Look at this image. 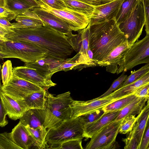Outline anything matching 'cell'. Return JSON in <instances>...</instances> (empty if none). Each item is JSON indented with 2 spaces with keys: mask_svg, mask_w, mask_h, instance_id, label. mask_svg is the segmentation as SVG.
I'll return each mask as SVG.
<instances>
[{
  "mask_svg": "<svg viewBox=\"0 0 149 149\" xmlns=\"http://www.w3.org/2000/svg\"><path fill=\"white\" fill-rule=\"evenodd\" d=\"M42 26L27 29L8 30L1 41H16L30 42L48 52V58L63 61L74 51L77 52L80 43L79 36L70 37L44 23Z\"/></svg>",
  "mask_w": 149,
  "mask_h": 149,
  "instance_id": "cell-1",
  "label": "cell"
},
{
  "mask_svg": "<svg viewBox=\"0 0 149 149\" xmlns=\"http://www.w3.org/2000/svg\"><path fill=\"white\" fill-rule=\"evenodd\" d=\"M88 26L89 47L93 53V60L97 65H99L115 47L127 42L115 18Z\"/></svg>",
  "mask_w": 149,
  "mask_h": 149,
  "instance_id": "cell-2",
  "label": "cell"
},
{
  "mask_svg": "<svg viewBox=\"0 0 149 149\" xmlns=\"http://www.w3.org/2000/svg\"><path fill=\"white\" fill-rule=\"evenodd\" d=\"M73 100L70 91L56 96L47 92L45 127L47 129L57 127L63 120L70 118V105Z\"/></svg>",
  "mask_w": 149,
  "mask_h": 149,
  "instance_id": "cell-3",
  "label": "cell"
},
{
  "mask_svg": "<svg viewBox=\"0 0 149 149\" xmlns=\"http://www.w3.org/2000/svg\"><path fill=\"white\" fill-rule=\"evenodd\" d=\"M48 52L37 45L28 42L0 40V57L15 58L25 63L34 62L47 56Z\"/></svg>",
  "mask_w": 149,
  "mask_h": 149,
  "instance_id": "cell-4",
  "label": "cell"
},
{
  "mask_svg": "<svg viewBox=\"0 0 149 149\" xmlns=\"http://www.w3.org/2000/svg\"><path fill=\"white\" fill-rule=\"evenodd\" d=\"M85 124L82 116L65 120L58 126L47 129L46 141L47 149H55L66 141L73 139H82Z\"/></svg>",
  "mask_w": 149,
  "mask_h": 149,
  "instance_id": "cell-5",
  "label": "cell"
},
{
  "mask_svg": "<svg viewBox=\"0 0 149 149\" xmlns=\"http://www.w3.org/2000/svg\"><path fill=\"white\" fill-rule=\"evenodd\" d=\"M143 63L149 65V34L140 40H137L122 58L118 66L117 74L131 70Z\"/></svg>",
  "mask_w": 149,
  "mask_h": 149,
  "instance_id": "cell-6",
  "label": "cell"
},
{
  "mask_svg": "<svg viewBox=\"0 0 149 149\" xmlns=\"http://www.w3.org/2000/svg\"><path fill=\"white\" fill-rule=\"evenodd\" d=\"M122 120L113 121L103 127L91 138L85 149L119 148V145L116 140Z\"/></svg>",
  "mask_w": 149,
  "mask_h": 149,
  "instance_id": "cell-7",
  "label": "cell"
},
{
  "mask_svg": "<svg viewBox=\"0 0 149 149\" xmlns=\"http://www.w3.org/2000/svg\"><path fill=\"white\" fill-rule=\"evenodd\" d=\"M145 22L143 4L142 0H140L130 16L119 25L120 29L127 38L130 47L138 40L141 34Z\"/></svg>",
  "mask_w": 149,
  "mask_h": 149,
  "instance_id": "cell-8",
  "label": "cell"
},
{
  "mask_svg": "<svg viewBox=\"0 0 149 149\" xmlns=\"http://www.w3.org/2000/svg\"><path fill=\"white\" fill-rule=\"evenodd\" d=\"M45 89H46L19 77L14 74L7 85H2L0 87V90L16 100L23 99L32 93Z\"/></svg>",
  "mask_w": 149,
  "mask_h": 149,
  "instance_id": "cell-9",
  "label": "cell"
},
{
  "mask_svg": "<svg viewBox=\"0 0 149 149\" xmlns=\"http://www.w3.org/2000/svg\"><path fill=\"white\" fill-rule=\"evenodd\" d=\"M39 2L40 8L67 22L70 25L72 31H78L84 29L89 23L90 18L81 13L70 9H54L45 4Z\"/></svg>",
  "mask_w": 149,
  "mask_h": 149,
  "instance_id": "cell-10",
  "label": "cell"
},
{
  "mask_svg": "<svg viewBox=\"0 0 149 149\" xmlns=\"http://www.w3.org/2000/svg\"><path fill=\"white\" fill-rule=\"evenodd\" d=\"M117 100L112 98L111 94L87 101L74 100L70 105L72 111L71 118L81 116L102 109Z\"/></svg>",
  "mask_w": 149,
  "mask_h": 149,
  "instance_id": "cell-11",
  "label": "cell"
},
{
  "mask_svg": "<svg viewBox=\"0 0 149 149\" xmlns=\"http://www.w3.org/2000/svg\"><path fill=\"white\" fill-rule=\"evenodd\" d=\"M124 0H114L109 2L94 6L88 24L97 23L116 18Z\"/></svg>",
  "mask_w": 149,
  "mask_h": 149,
  "instance_id": "cell-12",
  "label": "cell"
},
{
  "mask_svg": "<svg viewBox=\"0 0 149 149\" xmlns=\"http://www.w3.org/2000/svg\"><path fill=\"white\" fill-rule=\"evenodd\" d=\"M31 11L44 23L57 31L70 37L76 35L72 34V30L69 24L56 16L40 7H35Z\"/></svg>",
  "mask_w": 149,
  "mask_h": 149,
  "instance_id": "cell-13",
  "label": "cell"
},
{
  "mask_svg": "<svg viewBox=\"0 0 149 149\" xmlns=\"http://www.w3.org/2000/svg\"><path fill=\"white\" fill-rule=\"evenodd\" d=\"M13 73L19 77L39 86L47 90L56 85L51 78L45 76L36 70L24 66L15 67Z\"/></svg>",
  "mask_w": 149,
  "mask_h": 149,
  "instance_id": "cell-14",
  "label": "cell"
},
{
  "mask_svg": "<svg viewBox=\"0 0 149 149\" xmlns=\"http://www.w3.org/2000/svg\"><path fill=\"white\" fill-rule=\"evenodd\" d=\"M130 47L127 42L119 45L113 50L99 66L106 67L108 72L117 73L122 58Z\"/></svg>",
  "mask_w": 149,
  "mask_h": 149,
  "instance_id": "cell-15",
  "label": "cell"
},
{
  "mask_svg": "<svg viewBox=\"0 0 149 149\" xmlns=\"http://www.w3.org/2000/svg\"><path fill=\"white\" fill-rule=\"evenodd\" d=\"M120 111L105 112L99 118L90 123L85 124L83 136L91 138L105 126L115 119Z\"/></svg>",
  "mask_w": 149,
  "mask_h": 149,
  "instance_id": "cell-16",
  "label": "cell"
},
{
  "mask_svg": "<svg viewBox=\"0 0 149 149\" xmlns=\"http://www.w3.org/2000/svg\"><path fill=\"white\" fill-rule=\"evenodd\" d=\"M47 90L45 89L32 93L23 99L17 101L26 111L31 109H45Z\"/></svg>",
  "mask_w": 149,
  "mask_h": 149,
  "instance_id": "cell-17",
  "label": "cell"
},
{
  "mask_svg": "<svg viewBox=\"0 0 149 149\" xmlns=\"http://www.w3.org/2000/svg\"><path fill=\"white\" fill-rule=\"evenodd\" d=\"M15 143L22 149H29L35 143V141L26 126L20 121L10 132Z\"/></svg>",
  "mask_w": 149,
  "mask_h": 149,
  "instance_id": "cell-18",
  "label": "cell"
},
{
  "mask_svg": "<svg viewBox=\"0 0 149 149\" xmlns=\"http://www.w3.org/2000/svg\"><path fill=\"white\" fill-rule=\"evenodd\" d=\"M62 62L46 57L33 62L25 63L24 65L35 69L43 75L51 78L53 74L55 73L56 68L61 65Z\"/></svg>",
  "mask_w": 149,
  "mask_h": 149,
  "instance_id": "cell-19",
  "label": "cell"
},
{
  "mask_svg": "<svg viewBox=\"0 0 149 149\" xmlns=\"http://www.w3.org/2000/svg\"><path fill=\"white\" fill-rule=\"evenodd\" d=\"M0 101L9 118L14 120L19 119L26 110L16 100L0 90Z\"/></svg>",
  "mask_w": 149,
  "mask_h": 149,
  "instance_id": "cell-20",
  "label": "cell"
},
{
  "mask_svg": "<svg viewBox=\"0 0 149 149\" xmlns=\"http://www.w3.org/2000/svg\"><path fill=\"white\" fill-rule=\"evenodd\" d=\"M46 113L45 108L29 109L25 112L20 121L25 126L33 129L45 127Z\"/></svg>",
  "mask_w": 149,
  "mask_h": 149,
  "instance_id": "cell-21",
  "label": "cell"
},
{
  "mask_svg": "<svg viewBox=\"0 0 149 149\" xmlns=\"http://www.w3.org/2000/svg\"><path fill=\"white\" fill-rule=\"evenodd\" d=\"M80 36L81 45L78 53L79 55L77 61L82 64L84 68L96 65L90 60L88 56L89 29L88 26L85 29L77 31Z\"/></svg>",
  "mask_w": 149,
  "mask_h": 149,
  "instance_id": "cell-22",
  "label": "cell"
},
{
  "mask_svg": "<svg viewBox=\"0 0 149 149\" xmlns=\"http://www.w3.org/2000/svg\"><path fill=\"white\" fill-rule=\"evenodd\" d=\"M146 97H136L120 110L114 121H118L127 116L138 115L145 106Z\"/></svg>",
  "mask_w": 149,
  "mask_h": 149,
  "instance_id": "cell-23",
  "label": "cell"
},
{
  "mask_svg": "<svg viewBox=\"0 0 149 149\" xmlns=\"http://www.w3.org/2000/svg\"><path fill=\"white\" fill-rule=\"evenodd\" d=\"M148 83H149V71L138 80L115 91L111 94L112 98L118 100L132 94L136 89Z\"/></svg>",
  "mask_w": 149,
  "mask_h": 149,
  "instance_id": "cell-24",
  "label": "cell"
},
{
  "mask_svg": "<svg viewBox=\"0 0 149 149\" xmlns=\"http://www.w3.org/2000/svg\"><path fill=\"white\" fill-rule=\"evenodd\" d=\"M138 118L133 129L137 139L139 149L144 132L149 117V105L146 104L137 116Z\"/></svg>",
  "mask_w": 149,
  "mask_h": 149,
  "instance_id": "cell-25",
  "label": "cell"
},
{
  "mask_svg": "<svg viewBox=\"0 0 149 149\" xmlns=\"http://www.w3.org/2000/svg\"><path fill=\"white\" fill-rule=\"evenodd\" d=\"M140 0H124L116 18L118 25L131 15Z\"/></svg>",
  "mask_w": 149,
  "mask_h": 149,
  "instance_id": "cell-26",
  "label": "cell"
},
{
  "mask_svg": "<svg viewBox=\"0 0 149 149\" xmlns=\"http://www.w3.org/2000/svg\"><path fill=\"white\" fill-rule=\"evenodd\" d=\"M16 22L12 24L13 28L27 29L38 27L44 25L39 19L25 15L17 16L15 19Z\"/></svg>",
  "mask_w": 149,
  "mask_h": 149,
  "instance_id": "cell-27",
  "label": "cell"
},
{
  "mask_svg": "<svg viewBox=\"0 0 149 149\" xmlns=\"http://www.w3.org/2000/svg\"><path fill=\"white\" fill-rule=\"evenodd\" d=\"M25 126L35 141L34 145L38 149H47L45 140L47 129L44 127L33 129L28 125Z\"/></svg>",
  "mask_w": 149,
  "mask_h": 149,
  "instance_id": "cell-28",
  "label": "cell"
},
{
  "mask_svg": "<svg viewBox=\"0 0 149 149\" xmlns=\"http://www.w3.org/2000/svg\"><path fill=\"white\" fill-rule=\"evenodd\" d=\"M71 10L81 13L90 18L94 6L77 0H62Z\"/></svg>",
  "mask_w": 149,
  "mask_h": 149,
  "instance_id": "cell-29",
  "label": "cell"
},
{
  "mask_svg": "<svg viewBox=\"0 0 149 149\" xmlns=\"http://www.w3.org/2000/svg\"><path fill=\"white\" fill-rule=\"evenodd\" d=\"M6 7L17 16L32 10L35 7L24 0H6Z\"/></svg>",
  "mask_w": 149,
  "mask_h": 149,
  "instance_id": "cell-30",
  "label": "cell"
},
{
  "mask_svg": "<svg viewBox=\"0 0 149 149\" xmlns=\"http://www.w3.org/2000/svg\"><path fill=\"white\" fill-rule=\"evenodd\" d=\"M136 96L131 94L120 98L103 108L105 112L120 111Z\"/></svg>",
  "mask_w": 149,
  "mask_h": 149,
  "instance_id": "cell-31",
  "label": "cell"
},
{
  "mask_svg": "<svg viewBox=\"0 0 149 149\" xmlns=\"http://www.w3.org/2000/svg\"><path fill=\"white\" fill-rule=\"evenodd\" d=\"M149 71V65L146 64L139 69L132 71L131 74L116 89L125 86L138 80Z\"/></svg>",
  "mask_w": 149,
  "mask_h": 149,
  "instance_id": "cell-32",
  "label": "cell"
},
{
  "mask_svg": "<svg viewBox=\"0 0 149 149\" xmlns=\"http://www.w3.org/2000/svg\"><path fill=\"white\" fill-rule=\"evenodd\" d=\"M79 55L78 53L72 58H68L63 61L61 65L56 68L55 73L62 70L67 71L74 69H78L80 68V66L83 67L81 63H78L77 61Z\"/></svg>",
  "mask_w": 149,
  "mask_h": 149,
  "instance_id": "cell-33",
  "label": "cell"
},
{
  "mask_svg": "<svg viewBox=\"0 0 149 149\" xmlns=\"http://www.w3.org/2000/svg\"><path fill=\"white\" fill-rule=\"evenodd\" d=\"M138 117L131 115L123 118L120 125L119 133L121 134H128L135 126Z\"/></svg>",
  "mask_w": 149,
  "mask_h": 149,
  "instance_id": "cell-34",
  "label": "cell"
},
{
  "mask_svg": "<svg viewBox=\"0 0 149 149\" xmlns=\"http://www.w3.org/2000/svg\"><path fill=\"white\" fill-rule=\"evenodd\" d=\"M13 139L10 133L0 134V149H21Z\"/></svg>",
  "mask_w": 149,
  "mask_h": 149,
  "instance_id": "cell-35",
  "label": "cell"
},
{
  "mask_svg": "<svg viewBox=\"0 0 149 149\" xmlns=\"http://www.w3.org/2000/svg\"><path fill=\"white\" fill-rule=\"evenodd\" d=\"M13 69L10 60H8L3 63L1 70L3 86L7 85L13 77L14 74Z\"/></svg>",
  "mask_w": 149,
  "mask_h": 149,
  "instance_id": "cell-36",
  "label": "cell"
},
{
  "mask_svg": "<svg viewBox=\"0 0 149 149\" xmlns=\"http://www.w3.org/2000/svg\"><path fill=\"white\" fill-rule=\"evenodd\" d=\"M128 134L126 138H123L122 139L125 144L124 149H139L138 142L133 129Z\"/></svg>",
  "mask_w": 149,
  "mask_h": 149,
  "instance_id": "cell-37",
  "label": "cell"
},
{
  "mask_svg": "<svg viewBox=\"0 0 149 149\" xmlns=\"http://www.w3.org/2000/svg\"><path fill=\"white\" fill-rule=\"evenodd\" d=\"M126 72H123L122 73L118 78L114 80L109 88L101 95L97 97L100 98L107 96L116 90L126 79L127 76L125 74Z\"/></svg>",
  "mask_w": 149,
  "mask_h": 149,
  "instance_id": "cell-38",
  "label": "cell"
},
{
  "mask_svg": "<svg viewBox=\"0 0 149 149\" xmlns=\"http://www.w3.org/2000/svg\"><path fill=\"white\" fill-rule=\"evenodd\" d=\"M82 139H73L64 141L58 145L56 149H82Z\"/></svg>",
  "mask_w": 149,
  "mask_h": 149,
  "instance_id": "cell-39",
  "label": "cell"
},
{
  "mask_svg": "<svg viewBox=\"0 0 149 149\" xmlns=\"http://www.w3.org/2000/svg\"><path fill=\"white\" fill-rule=\"evenodd\" d=\"M38 1L54 9L59 10L70 9L62 0H38Z\"/></svg>",
  "mask_w": 149,
  "mask_h": 149,
  "instance_id": "cell-40",
  "label": "cell"
},
{
  "mask_svg": "<svg viewBox=\"0 0 149 149\" xmlns=\"http://www.w3.org/2000/svg\"><path fill=\"white\" fill-rule=\"evenodd\" d=\"M105 113L102 109L82 116L85 124L92 122L98 119Z\"/></svg>",
  "mask_w": 149,
  "mask_h": 149,
  "instance_id": "cell-41",
  "label": "cell"
},
{
  "mask_svg": "<svg viewBox=\"0 0 149 149\" xmlns=\"http://www.w3.org/2000/svg\"><path fill=\"white\" fill-rule=\"evenodd\" d=\"M149 145V117L145 128L139 149H147Z\"/></svg>",
  "mask_w": 149,
  "mask_h": 149,
  "instance_id": "cell-42",
  "label": "cell"
},
{
  "mask_svg": "<svg viewBox=\"0 0 149 149\" xmlns=\"http://www.w3.org/2000/svg\"><path fill=\"white\" fill-rule=\"evenodd\" d=\"M17 16L15 13L7 7L0 6V17H4L9 21L15 19Z\"/></svg>",
  "mask_w": 149,
  "mask_h": 149,
  "instance_id": "cell-43",
  "label": "cell"
},
{
  "mask_svg": "<svg viewBox=\"0 0 149 149\" xmlns=\"http://www.w3.org/2000/svg\"><path fill=\"white\" fill-rule=\"evenodd\" d=\"M145 16V26L146 34H149V0H142Z\"/></svg>",
  "mask_w": 149,
  "mask_h": 149,
  "instance_id": "cell-44",
  "label": "cell"
},
{
  "mask_svg": "<svg viewBox=\"0 0 149 149\" xmlns=\"http://www.w3.org/2000/svg\"><path fill=\"white\" fill-rule=\"evenodd\" d=\"M149 88V83H148L138 88L132 94L137 97H147Z\"/></svg>",
  "mask_w": 149,
  "mask_h": 149,
  "instance_id": "cell-45",
  "label": "cell"
},
{
  "mask_svg": "<svg viewBox=\"0 0 149 149\" xmlns=\"http://www.w3.org/2000/svg\"><path fill=\"white\" fill-rule=\"evenodd\" d=\"M0 105V126L3 127L8 124V122L6 118V116L7 115L6 111L1 101Z\"/></svg>",
  "mask_w": 149,
  "mask_h": 149,
  "instance_id": "cell-46",
  "label": "cell"
},
{
  "mask_svg": "<svg viewBox=\"0 0 149 149\" xmlns=\"http://www.w3.org/2000/svg\"><path fill=\"white\" fill-rule=\"evenodd\" d=\"M0 28L7 31L10 29L13 28L12 24L6 18L4 17H0Z\"/></svg>",
  "mask_w": 149,
  "mask_h": 149,
  "instance_id": "cell-47",
  "label": "cell"
},
{
  "mask_svg": "<svg viewBox=\"0 0 149 149\" xmlns=\"http://www.w3.org/2000/svg\"><path fill=\"white\" fill-rule=\"evenodd\" d=\"M93 6L104 4L100 0H77Z\"/></svg>",
  "mask_w": 149,
  "mask_h": 149,
  "instance_id": "cell-48",
  "label": "cell"
},
{
  "mask_svg": "<svg viewBox=\"0 0 149 149\" xmlns=\"http://www.w3.org/2000/svg\"><path fill=\"white\" fill-rule=\"evenodd\" d=\"M35 7H39L40 6L39 1L37 0H24Z\"/></svg>",
  "mask_w": 149,
  "mask_h": 149,
  "instance_id": "cell-49",
  "label": "cell"
},
{
  "mask_svg": "<svg viewBox=\"0 0 149 149\" xmlns=\"http://www.w3.org/2000/svg\"><path fill=\"white\" fill-rule=\"evenodd\" d=\"M0 6L6 7V0H0Z\"/></svg>",
  "mask_w": 149,
  "mask_h": 149,
  "instance_id": "cell-50",
  "label": "cell"
},
{
  "mask_svg": "<svg viewBox=\"0 0 149 149\" xmlns=\"http://www.w3.org/2000/svg\"><path fill=\"white\" fill-rule=\"evenodd\" d=\"M104 4H105L114 0H100Z\"/></svg>",
  "mask_w": 149,
  "mask_h": 149,
  "instance_id": "cell-51",
  "label": "cell"
},
{
  "mask_svg": "<svg viewBox=\"0 0 149 149\" xmlns=\"http://www.w3.org/2000/svg\"><path fill=\"white\" fill-rule=\"evenodd\" d=\"M147 104L149 105V88L148 89V93L147 96Z\"/></svg>",
  "mask_w": 149,
  "mask_h": 149,
  "instance_id": "cell-52",
  "label": "cell"
},
{
  "mask_svg": "<svg viewBox=\"0 0 149 149\" xmlns=\"http://www.w3.org/2000/svg\"><path fill=\"white\" fill-rule=\"evenodd\" d=\"M147 149H149V146H148V148H147Z\"/></svg>",
  "mask_w": 149,
  "mask_h": 149,
  "instance_id": "cell-53",
  "label": "cell"
}]
</instances>
